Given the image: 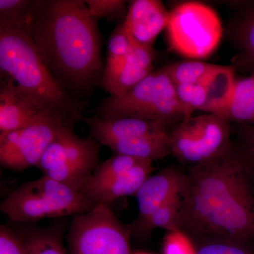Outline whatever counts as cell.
Returning <instances> with one entry per match:
<instances>
[{
    "instance_id": "6da1fadb",
    "label": "cell",
    "mask_w": 254,
    "mask_h": 254,
    "mask_svg": "<svg viewBox=\"0 0 254 254\" xmlns=\"http://www.w3.org/2000/svg\"><path fill=\"white\" fill-rule=\"evenodd\" d=\"M254 158L232 144L190 167L182 193L179 229L200 243L254 240Z\"/></svg>"
},
{
    "instance_id": "7a4b0ae2",
    "label": "cell",
    "mask_w": 254,
    "mask_h": 254,
    "mask_svg": "<svg viewBox=\"0 0 254 254\" xmlns=\"http://www.w3.org/2000/svg\"><path fill=\"white\" fill-rule=\"evenodd\" d=\"M97 20L82 0L35 1L32 38L43 63L64 88L66 83L87 89L101 76Z\"/></svg>"
},
{
    "instance_id": "3957f363",
    "label": "cell",
    "mask_w": 254,
    "mask_h": 254,
    "mask_svg": "<svg viewBox=\"0 0 254 254\" xmlns=\"http://www.w3.org/2000/svg\"><path fill=\"white\" fill-rule=\"evenodd\" d=\"M31 21L0 24L1 73L43 113L73 127L83 120V105L70 96L43 63L32 38Z\"/></svg>"
},
{
    "instance_id": "277c9868",
    "label": "cell",
    "mask_w": 254,
    "mask_h": 254,
    "mask_svg": "<svg viewBox=\"0 0 254 254\" xmlns=\"http://www.w3.org/2000/svg\"><path fill=\"white\" fill-rule=\"evenodd\" d=\"M95 206L81 192L42 176L25 182L11 191L0 209L10 221L33 223L46 219L76 216Z\"/></svg>"
},
{
    "instance_id": "5b68a950",
    "label": "cell",
    "mask_w": 254,
    "mask_h": 254,
    "mask_svg": "<svg viewBox=\"0 0 254 254\" xmlns=\"http://www.w3.org/2000/svg\"><path fill=\"white\" fill-rule=\"evenodd\" d=\"M98 112L103 120L136 118L159 122L166 127L186 119L176 88L163 68L153 71L125 94L111 95Z\"/></svg>"
},
{
    "instance_id": "8992f818",
    "label": "cell",
    "mask_w": 254,
    "mask_h": 254,
    "mask_svg": "<svg viewBox=\"0 0 254 254\" xmlns=\"http://www.w3.org/2000/svg\"><path fill=\"white\" fill-rule=\"evenodd\" d=\"M166 30L170 48L195 60L210 56L220 44L223 32L217 13L198 1H186L174 8Z\"/></svg>"
},
{
    "instance_id": "52a82bcc",
    "label": "cell",
    "mask_w": 254,
    "mask_h": 254,
    "mask_svg": "<svg viewBox=\"0 0 254 254\" xmlns=\"http://www.w3.org/2000/svg\"><path fill=\"white\" fill-rule=\"evenodd\" d=\"M100 145L91 136H78L69 128L48 146L36 167L43 176L81 192L99 165Z\"/></svg>"
},
{
    "instance_id": "ba28073f",
    "label": "cell",
    "mask_w": 254,
    "mask_h": 254,
    "mask_svg": "<svg viewBox=\"0 0 254 254\" xmlns=\"http://www.w3.org/2000/svg\"><path fill=\"white\" fill-rule=\"evenodd\" d=\"M130 225H124L109 205H96L76 215L66 236L70 254H131Z\"/></svg>"
},
{
    "instance_id": "9c48e42d",
    "label": "cell",
    "mask_w": 254,
    "mask_h": 254,
    "mask_svg": "<svg viewBox=\"0 0 254 254\" xmlns=\"http://www.w3.org/2000/svg\"><path fill=\"white\" fill-rule=\"evenodd\" d=\"M171 155L190 166L210 161L231 145L230 122L213 114L185 119L169 132Z\"/></svg>"
},
{
    "instance_id": "30bf717a",
    "label": "cell",
    "mask_w": 254,
    "mask_h": 254,
    "mask_svg": "<svg viewBox=\"0 0 254 254\" xmlns=\"http://www.w3.org/2000/svg\"><path fill=\"white\" fill-rule=\"evenodd\" d=\"M72 127L63 120L42 113L28 127L0 133V163L12 171L23 172L36 167L48 146Z\"/></svg>"
},
{
    "instance_id": "8fae6325",
    "label": "cell",
    "mask_w": 254,
    "mask_h": 254,
    "mask_svg": "<svg viewBox=\"0 0 254 254\" xmlns=\"http://www.w3.org/2000/svg\"><path fill=\"white\" fill-rule=\"evenodd\" d=\"M234 70L232 66H221L200 81L175 86L186 118L195 110L216 115L223 108L236 81Z\"/></svg>"
},
{
    "instance_id": "7c38bea8",
    "label": "cell",
    "mask_w": 254,
    "mask_h": 254,
    "mask_svg": "<svg viewBox=\"0 0 254 254\" xmlns=\"http://www.w3.org/2000/svg\"><path fill=\"white\" fill-rule=\"evenodd\" d=\"M186 181L187 174L182 173L176 168L163 169L156 175L148 177L135 195L138 215L130 225L131 235L159 207L183 193Z\"/></svg>"
},
{
    "instance_id": "4fadbf2b",
    "label": "cell",
    "mask_w": 254,
    "mask_h": 254,
    "mask_svg": "<svg viewBox=\"0 0 254 254\" xmlns=\"http://www.w3.org/2000/svg\"><path fill=\"white\" fill-rule=\"evenodd\" d=\"M170 12L158 0L131 1L123 24L138 44L152 48L157 37L168 26Z\"/></svg>"
},
{
    "instance_id": "5bb4252c",
    "label": "cell",
    "mask_w": 254,
    "mask_h": 254,
    "mask_svg": "<svg viewBox=\"0 0 254 254\" xmlns=\"http://www.w3.org/2000/svg\"><path fill=\"white\" fill-rule=\"evenodd\" d=\"M153 170L152 162L142 164L110 180L87 182L81 193L96 205H109L118 198L136 195Z\"/></svg>"
},
{
    "instance_id": "9a60e30c",
    "label": "cell",
    "mask_w": 254,
    "mask_h": 254,
    "mask_svg": "<svg viewBox=\"0 0 254 254\" xmlns=\"http://www.w3.org/2000/svg\"><path fill=\"white\" fill-rule=\"evenodd\" d=\"M83 121L89 127L90 136L103 145L110 141L169 133L163 124L152 120L129 118L103 120L93 117L83 118Z\"/></svg>"
},
{
    "instance_id": "2e32d148",
    "label": "cell",
    "mask_w": 254,
    "mask_h": 254,
    "mask_svg": "<svg viewBox=\"0 0 254 254\" xmlns=\"http://www.w3.org/2000/svg\"><path fill=\"white\" fill-rule=\"evenodd\" d=\"M42 113L14 82L5 78L0 88V133L25 128Z\"/></svg>"
},
{
    "instance_id": "e0dca14e",
    "label": "cell",
    "mask_w": 254,
    "mask_h": 254,
    "mask_svg": "<svg viewBox=\"0 0 254 254\" xmlns=\"http://www.w3.org/2000/svg\"><path fill=\"white\" fill-rule=\"evenodd\" d=\"M154 58L153 48L138 44L132 38L128 58L109 92L110 94L114 96L125 94L147 77L153 71Z\"/></svg>"
},
{
    "instance_id": "ac0fdd59",
    "label": "cell",
    "mask_w": 254,
    "mask_h": 254,
    "mask_svg": "<svg viewBox=\"0 0 254 254\" xmlns=\"http://www.w3.org/2000/svg\"><path fill=\"white\" fill-rule=\"evenodd\" d=\"M216 115L228 122L254 127V75L236 79L226 104Z\"/></svg>"
},
{
    "instance_id": "d6986e66",
    "label": "cell",
    "mask_w": 254,
    "mask_h": 254,
    "mask_svg": "<svg viewBox=\"0 0 254 254\" xmlns=\"http://www.w3.org/2000/svg\"><path fill=\"white\" fill-rule=\"evenodd\" d=\"M115 154L128 155L144 160H159L171 155L169 133L110 141L105 145Z\"/></svg>"
},
{
    "instance_id": "ffe728a7",
    "label": "cell",
    "mask_w": 254,
    "mask_h": 254,
    "mask_svg": "<svg viewBox=\"0 0 254 254\" xmlns=\"http://www.w3.org/2000/svg\"><path fill=\"white\" fill-rule=\"evenodd\" d=\"M132 44V38L123 23L119 25L108 42V60L102 78L103 88L110 92L126 63Z\"/></svg>"
},
{
    "instance_id": "44dd1931",
    "label": "cell",
    "mask_w": 254,
    "mask_h": 254,
    "mask_svg": "<svg viewBox=\"0 0 254 254\" xmlns=\"http://www.w3.org/2000/svg\"><path fill=\"white\" fill-rule=\"evenodd\" d=\"M21 233L28 254H70L64 247L63 232L55 227H30Z\"/></svg>"
},
{
    "instance_id": "7402d4cb",
    "label": "cell",
    "mask_w": 254,
    "mask_h": 254,
    "mask_svg": "<svg viewBox=\"0 0 254 254\" xmlns=\"http://www.w3.org/2000/svg\"><path fill=\"white\" fill-rule=\"evenodd\" d=\"M182 193L177 195L159 207L132 235L146 237L157 228L164 229L168 232L180 230L179 218L182 207Z\"/></svg>"
},
{
    "instance_id": "603a6c76",
    "label": "cell",
    "mask_w": 254,
    "mask_h": 254,
    "mask_svg": "<svg viewBox=\"0 0 254 254\" xmlns=\"http://www.w3.org/2000/svg\"><path fill=\"white\" fill-rule=\"evenodd\" d=\"M221 66L191 60L172 64L163 68L174 85L177 86L200 81Z\"/></svg>"
},
{
    "instance_id": "cb8c5ba5",
    "label": "cell",
    "mask_w": 254,
    "mask_h": 254,
    "mask_svg": "<svg viewBox=\"0 0 254 254\" xmlns=\"http://www.w3.org/2000/svg\"><path fill=\"white\" fill-rule=\"evenodd\" d=\"M148 162L152 161L126 155L115 154L108 160L100 163L87 182H98L110 180L129 171L138 165Z\"/></svg>"
},
{
    "instance_id": "d4e9b609",
    "label": "cell",
    "mask_w": 254,
    "mask_h": 254,
    "mask_svg": "<svg viewBox=\"0 0 254 254\" xmlns=\"http://www.w3.org/2000/svg\"><path fill=\"white\" fill-rule=\"evenodd\" d=\"M34 6L31 0H0V24L31 21Z\"/></svg>"
},
{
    "instance_id": "484cf974",
    "label": "cell",
    "mask_w": 254,
    "mask_h": 254,
    "mask_svg": "<svg viewBox=\"0 0 254 254\" xmlns=\"http://www.w3.org/2000/svg\"><path fill=\"white\" fill-rule=\"evenodd\" d=\"M241 53L236 58L237 64L254 68V9L244 20L238 31Z\"/></svg>"
},
{
    "instance_id": "4316f807",
    "label": "cell",
    "mask_w": 254,
    "mask_h": 254,
    "mask_svg": "<svg viewBox=\"0 0 254 254\" xmlns=\"http://www.w3.org/2000/svg\"><path fill=\"white\" fill-rule=\"evenodd\" d=\"M163 254H197L193 240L181 230L168 232L163 239Z\"/></svg>"
},
{
    "instance_id": "83f0119b",
    "label": "cell",
    "mask_w": 254,
    "mask_h": 254,
    "mask_svg": "<svg viewBox=\"0 0 254 254\" xmlns=\"http://www.w3.org/2000/svg\"><path fill=\"white\" fill-rule=\"evenodd\" d=\"M197 254H254L247 244L225 241H210L200 243Z\"/></svg>"
},
{
    "instance_id": "f1b7e54d",
    "label": "cell",
    "mask_w": 254,
    "mask_h": 254,
    "mask_svg": "<svg viewBox=\"0 0 254 254\" xmlns=\"http://www.w3.org/2000/svg\"><path fill=\"white\" fill-rule=\"evenodd\" d=\"M90 14L96 19L118 17L125 11V1L121 0H86Z\"/></svg>"
},
{
    "instance_id": "f546056e",
    "label": "cell",
    "mask_w": 254,
    "mask_h": 254,
    "mask_svg": "<svg viewBox=\"0 0 254 254\" xmlns=\"http://www.w3.org/2000/svg\"><path fill=\"white\" fill-rule=\"evenodd\" d=\"M0 254H28L27 246L21 234L3 225L0 226Z\"/></svg>"
},
{
    "instance_id": "4dcf8cb0",
    "label": "cell",
    "mask_w": 254,
    "mask_h": 254,
    "mask_svg": "<svg viewBox=\"0 0 254 254\" xmlns=\"http://www.w3.org/2000/svg\"><path fill=\"white\" fill-rule=\"evenodd\" d=\"M244 139H245L247 150L254 158V127L248 126L246 127L243 132Z\"/></svg>"
},
{
    "instance_id": "1f68e13d",
    "label": "cell",
    "mask_w": 254,
    "mask_h": 254,
    "mask_svg": "<svg viewBox=\"0 0 254 254\" xmlns=\"http://www.w3.org/2000/svg\"><path fill=\"white\" fill-rule=\"evenodd\" d=\"M131 254H153L148 253V252H134V253H132Z\"/></svg>"
},
{
    "instance_id": "d6a6232c",
    "label": "cell",
    "mask_w": 254,
    "mask_h": 254,
    "mask_svg": "<svg viewBox=\"0 0 254 254\" xmlns=\"http://www.w3.org/2000/svg\"><path fill=\"white\" fill-rule=\"evenodd\" d=\"M253 71H253V73H252V74L254 75V69H253Z\"/></svg>"
}]
</instances>
